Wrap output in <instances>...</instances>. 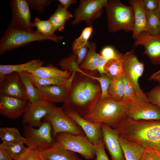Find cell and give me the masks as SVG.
Returning a JSON list of instances; mask_svg holds the SVG:
<instances>
[{
	"mask_svg": "<svg viewBox=\"0 0 160 160\" xmlns=\"http://www.w3.org/2000/svg\"><path fill=\"white\" fill-rule=\"evenodd\" d=\"M101 93L99 82L79 67L62 108L65 111L73 112L83 117L92 111Z\"/></svg>",
	"mask_w": 160,
	"mask_h": 160,
	"instance_id": "6da1fadb",
	"label": "cell"
},
{
	"mask_svg": "<svg viewBox=\"0 0 160 160\" xmlns=\"http://www.w3.org/2000/svg\"><path fill=\"white\" fill-rule=\"evenodd\" d=\"M116 129L120 136L160 153V120H135L125 116Z\"/></svg>",
	"mask_w": 160,
	"mask_h": 160,
	"instance_id": "7a4b0ae2",
	"label": "cell"
},
{
	"mask_svg": "<svg viewBox=\"0 0 160 160\" xmlns=\"http://www.w3.org/2000/svg\"><path fill=\"white\" fill-rule=\"evenodd\" d=\"M129 103L111 97L100 99L92 111L82 118L93 122L105 124L116 129L126 115Z\"/></svg>",
	"mask_w": 160,
	"mask_h": 160,
	"instance_id": "3957f363",
	"label": "cell"
},
{
	"mask_svg": "<svg viewBox=\"0 0 160 160\" xmlns=\"http://www.w3.org/2000/svg\"><path fill=\"white\" fill-rule=\"evenodd\" d=\"M108 31L116 33L120 30L132 31L134 13L132 7L127 6L119 0H108L105 7Z\"/></svg>",
	"mask_w": 160,
	"mask_h": 160,
	"instance_id": "277c9868",
	"label": "cell"
},
{
	"mask_svg": "<svg viewBox=\"0 0 160 160\" xmlns=\"http://www.w3.org/2000/svg\"><path fill=\"white\" fill-rule=\"evenodd\" d=\"M50 40L37 31L28 32L14 29L8 25L0 41V54L2 55L35 41Z\"/></svg>",
	"mask_w": 160,
	"mask_h": 160,
	"instance_id": "5b68a950",
	"label": "cell"
},
{
	"mask_svg": "<svg viewBox=\"0 0 160 160\" xmlns=\"http://www.w3.org/2000/svg\"><path fill=\"white\" fill-rule=\"evenodd\" d=\"M54 138L61 148L78 153L87 160L95 157V146L85 135L61 133Z\"/></svg>",
	"mask_w": 160,
	"mask_h": 160,
	"instance_id": "8992f818",
	"label": "cell"
},
{
	"mask_svg": "<svg viewBox=\"0 0 160 160\" xmlns=\"http://www.w3.org/2000/svg\"><path fill=\"white\" fill-rule=\"evenodd\" d=\"M125 116L135 120H160V108L150 102L146 95L135 94L129 104Z\"/></svg>",
	"mask_w": 160,
	"mask_h": 160,
	"instance_id": "52a82bcc",
	"label": "cell"
},
{
	"mask_svg": "<svg viewBox=\"0 0 160 160\" xmlns=\"http://www.w3.org/2000/svg\"><path fill=\"white\" fill-rule=\"evenodd\" d=\"M52 132V126L47 121L42 122L37 129L25 125L23 134L26 140L25 144L28 147L41 152L49 148L54 143Z\"/></svg>",
	"mask_w": 160,
	"mask_h": 160,
	"instance_id": "ba28073f",
	"label": "cell"
},
{
	"mask_svg": "<svg viewBox=\"0 0 160 160\" xmlns=\"http://www.w3.org/2000/svg\"><path fill=\"white\" fill-rule=\"evenodd\" d=\"M44 118L52 126L53 137L61 133L85 135L81 127L66 114L62 107L55 106L51 113Z\"/></svg>",
	"mask_w": 160,
	"mask_h": 160,
	"instance_id": "9c48e42d",
	"label": "cell"
},
{
	"mask_svg": "<svg viewBox=\"0 0 160 160\" xmlns=\"http://www.w3.org/2000/svg\"><path fill=\"white\" fill-rule=\"evenodd\" d=\"M108 0H80L75 10L71 24L76 25L84 21L92 26L94 21L101 16Z\"/></svg>",
	"mask_w": 160,
	"mask_h": 160,
	"instance_id": "30bf717a",
	"label": "cell"
},
{
	"mask_svg": "<svg viewBox=\"0 0 160 160\" xmlns=\"http://www.w3.org/2000/svg\"><path fill=\"white\" fill-rule=\"evenodd\" d=\"M9 4L12 14L9 25L17 30L33 31L31 13L27 0H12Z\"/></svg>",
	"mask_w": 160,
	"mask_h": 160,
	"instance_id": "8fae6325",
	"label": "cell"
},
{
	"mask_svg": "<svg viewBox=\"0 0 160 160\" xmlns=\"http://www.w3.org/2000/svg\"><path fill=\"white\" fill-rule=\"evenodd\" d=\"M55 106L53 103L41 99L34 102L28 101L22 123L32 127H39L42 123L41 119L49 114Z\"/></svg>",
	"mask_w": 160,
	"mask_h": 160,
	"instance_id": "7c38bea8",
	"label": "cell"
},
{
	"mask_svg": "<svg viewBox=\"0 0 160 160\" xmlns=\"http://www.w3.org/2000/svg\"><path fill=\"white\" fill-rule=\"evenodd\" d=\"M124 72L129 77L133 86L135 94L146 95L140 88L138 83L139 78L142 75L144 64L140 61L133 49L124 54L121 53Z\"/></svg>",
	"mask_w": 160,
	"mask_h": 160,
	"instance_id": "4fadbf2b",
	"label": "cell"
},
{
	"mask_svg": "<svg viewBox=\"0 0 160 160\" xmlns=\"http://www.w3.org/2000/svg\"><path fill=\"white\" fill-rule=\"evenodd\" d=\"M76 72L73 73L64 84L36 88L39 98L52 103H64L68 97Z\"/></svg>",
	"mask_w": 160,
	"mask_h": 160,
	"instance_id": "5bb4252c",
	"label": "cell"
},
{
	"mask_svg": "<svg viewBox=\"0 0 160 160\" xmlns=\"http://www.w3.org/2000/svg\"><path fill=\"white\" fill-rule=\"evenodd\" d=\"M139 45L143 46V54L148 56L152 64L160 65V34L153 35L145 32L141 33L135 39L133 47Z\"/></svg>",
	"mask_w": 160,
	"mask_h": 160,
	"instance_id": "9a60e30c",
	"label": "cell"
},
{
	"mask_svg": "<svg viewBox=\"0 0 160 160\" xmlns=\"http://www.w3.org/2000/svg\"><path fill=\"white\" fill-rule=\"evenodd\" d=\"M0 94L28 100L20 74L13 72L5 76L0 81Z\"/></svg>",
	"mask_w": 160,
	"mask_h": 160,
	"instance_id": "2e32d148",
	"label": "cell"
},
{
	"mask_svg": "<svg viewBox=\"0 0 160 160\" xmlns=\"http://www.w3.org/2000/svg\"><path fill=\"white\" fill-rule=\"evenodd\" d=\"M100 126L103 141L111 160H125L119 143V135L117 129L104 123H101Z\"/></svg>",
	"mask_w": 160,
	"mask_h": 160,
	"instance_id": "e0dca14e",
	"label": "cell"
},
{
	"mask_svg": "<svg viewBox=\"0 0 160 160\" xmlns=\"http://www.w3.org/2000/svg\"><path fill=\"white\" fill-rule=\"evenodd\" d=\"M27 101L0 94V113L3 116L15 119L23 115Z\"/></svg>",
	"mask_w": 160,
	"mask_h": 160,
	"instance_id": "ac0fdd59",
	"label": "cell"
},
{
	"mask_svg": "<svg viewBox=\"0 0 160 160\" xmlns=\"http://www.w3.org/2000/svg\"><path fill=\"white\" fill-rule=\"evenodd\" d=\"M82 129L86 136L95 146L103 140L100 124L86 120L72 111H65Z\"/></svg>",
	"mask_w": 160,
	"mask_h": 160,
	"instance_id": "d6986e66",
	"label": "cell"
},
{
	"mask_svg": "<svg viewBox=\"0 0 160 160\" xmlns=\"http://www.w3.org/2000/svg\"><path fill=\"white\" fill-rule=\"evenodd\" d=\"M130 5L134 13V25L132 37L135 39L142 32L149 34V31L146 17V12L143 7L142 0H129Z\"/></svg>",
	"mask_w": 160,
	"mask_h": 160,
	"instance_id": "ffe728a7",
	"label": "cell"
},
{
	"mask_svg": "<svg viewBox=\"0 0 160 160\" xmlns=\"http://www.w3.org/2000/svg\"><path fill=\"white\" fill-rule=\"evenodd\" d=\"M41 152L44 160H83L74 152L61 148L56 141Z\"/></svg>",
	"mask_w": 160,
	"mask_h": 160,
	"instance_id": "44dd1931",
	"label": "cell"
},
{
	"mask_svg": "<svg viewBox=\"0 0 160 160\" xmlns=\"http://www.w3.org/2000/svg\"><path fill=\"white\" fill-rule=\"evenodd\" d=\"M119 140L125 160H140L145 147L139 143L119 136Z\"/></svg>",
	"mask_w": 160,
	"mask_h": 160,
	"instance_id": "7402d4cb",
	"label": "cell"
},
{
	"mask_svg": "<svg viewBox=\"0 0 160 160\" xmlns=\"http://www.w3.org/2000/svg\"><path fill=\"white\" fill-rule=\"evenodd\" d=\"M43 61L40 59H33L24 63L15 65H0V81L4 76L13 72L20 73L23 71H34L43 66Z\"/></svg>",
	"mask_w": 160,
	"mask_h": 160,
	"instance_id": "603a6c76",
	"label": "cell"
},
{
	"mask_svg": "<svg viewBox=\"0 0 160 160\" xmlns=\"http://www.w3.org/2000/svg\"><path fill=\"white\" fill-rule=\"evenodd\" d=\"M32 25L33 28L36 27V31L41 34L54 42H59L63 39L62 36H57L55 34V31L53 25L49 20H42L36 17L32 23Z\"/></svg>",
	"mask_w": 160,
	"mask_h": 160,
	"instance_id": "cb8c5ba5",
	"label": "cell"
},
{
	"mask_svg": "<svg viewBox=\"0 0 160 160\" xmlns=\"http://www.w3.org/2000/svg\"><path fill=\"white\" fill-rule=\"evenodd\" d=\"M96 45L93 42L88 41V51L84 61L79 66L81 69L91 72L97 70L102 56L96 53Z\"/></svg>",
	"mask_w": 160,
	"mask_h": 160,
	"instance_id": "d4e9b609",
	"label": "cell"
},
{
	"mask_svg": "<svg viewBox=\"0 0 160 160\" xmlns=\"http://www.w3.org/2000/svg\"><path fill=\"white\" fill-rule=\"evenodd\" d=\"M73 15L61 4H58L55 12L49 17V20L53 25L55 31H61L64 29L65 22Z\"/></svg>",
	"mask_w": 160,
	"mask_h": 160,
	"instance_id": "484cf974",
	"label": "cell"
},
{
	"mask_svg": "<svg viewBox=\"0 0 160 160\" xmlns=\"http://www.w3.org/2000/svg\"><path fill=\"white\" fill-rule=\"evenodd\" d=\"M27 72L34 76L40 78L63 76L69 78L71 75L69 73L51 64H49L45 66H41L34 71Z\"/></svg>",
	"mask_w": 160,
	"mask_h": 160,
	"instance_id": "4316f807",
	"label": "cell"
},
{
	"mask_svg": "<svg viewBox=\"0 0 160 160\" xmlns=\"http://www.w3.org/2000/svg\"><path fill=\"white\" fill-rule=\"evenodd\" d=\"M104 73L112 80L122 76L124 73L123 60L121 57L109 60L105 64L104 68Z\"/></svg>",
	"mask_w": 160,
	"mask_h": 160,
	"instance_id": "83f0119b",
	"label": "cell"
},
{
	"mask_svg": "<svg viewBox=\"0 0 160 160\" xmlns=\"http://www.w3.org/2000/svg\"><path fill=\"white\" fill-rule=\"evenodd\" d=\"M0 137L2 142L14 144L25 143V139L15 127H1Z\"/></svg>",
	"mask_w": 160,
	"mask_h": 160,
	"instance_id": "f1b7e54d",
	"label": "cell"
},
{
	"mask_svg": "<svg viewBox=\"0 0 160 160\" xmlns=\"http://www.w3.org/2000/svg\"><path fill=\"white\" fill-rule=\"evenodd\" d=\"M27 72L31 81L36 88L54 85L63 84L69 78L63 76L40 78L34 76L28 72Z\"/></svg>",
	"mask_w": 160,
	"mask_h": 160,
	"instance_id": "f546056e",
	"label": "cell"
},
{
	"mask_svg": "<svg viewBox=\"0 0 160 160\" xmlns=\"http://www.w3.org/2000/svg\"><path fill=\"white\" fill-rule=\"evenodd\" d=\"M24 144L2 142L0 144V148L12 159L16 160L20 157L26 149L27 148Z\"/></svg>",
	"mask_w": 160,
	"mask_h": 160,
	"instance_id": "4dcf8cb0",
	"label": "cell"
},
{
	"mask_svg": "<svg viewBox=\"0 0 160 160\" xmlns=\"http://www.w3.org/2000/svg\"><path fill=\"white\" fill-rule=\"evenodd\" d=\"M19 74L25 87L28 101L34 102L40 99L36 88L31 81L27 72H22Z\"/></svg>",
	"mask_w": 160,
	"mask_h": 160,
	"instance_id": "1f68e13d",
	"label": "cell"
},
{
	"mask_svg": "<svg viewBox=\"0 0 160 160\" xmlns=\"http://www.w3.org/2000/svg\"><path fill=\"white\" fill-rule=\"evenodd\" d=\"M124 84L122 76L112 80L108 88L109 95L116 100L121 101L124 94Z\"/></svg>",
	"mask_w": 160,
	"mask_h": 160,
	"instance_id": "d6a6232c",
	"label": "cell"
},
{
	"mask_svg": "<svg viewBox=\"0 0 160 160\" xmlns=\"http://www.w3.org/2000/svg\"><path fill=\"white\" fill-rule=\"evenodd\" d=\"M146 12V17L148 25L149 34L157 35L160 34V15L158 10Z\"/></svg>",
	"mask_w": 160,
	"mask_h": 160,
	"instance_id": "836d02e7",
	"label": "cell"
},
{
	"mask_svg": "<svg viewBox=\"0 0 160 160\" xmlns=\"http://www.w3.org/2000/svg\"><path fill=\"white\" fill-rule=\"evenodd\" d=\"M62 69L71 74L79 67L78 65L77 56L73 53L68 57L61 59L59 63Z\"/></svg>",
	"mask_w": 160,
	"mask_h": 160,
	"instance_id": "e575fe53",
	"label": "cell"
},
{
	"mask_svg": "<svg viewBox=\"0 0 160 160\" xmlns=\"http://www.w3.org/2000/svg\"><path fill=\"white\" fill-rule=\"evenodd\" d=\"M122 77L124 84V94L121 101L129 103L135 95L133 86L129 77L124 72Z\"/></svg>",
	"mask_w": 160,
	"mask_h": 160,
	"instance_id": "d590c367",
	"label": "cell"
},
{
	"mask_svg": "<svg viewBox=\"0 0 160 160\" xmlns=\"http://www.w3.org/2000/svg\"><path fill=\"white\" fill-rule=\"evenodd\" d=\"M92 30V26L86 27L82 30L80 36L76 39L73 43V51L82 48L88 43V41L91 35Z\"/></svg>",
	"mask_w": 160,
	"mask_h": 160,
	"instance_id": "8d00e7d4",
	"label": "cell"
},
{
	"mask_svg": "<svg viewBox=\"0 0 160 160\" xmlns=\"http://www.w3.org/2000/svg\"><path fill=\"white\" fill-rule=\"evenodd\" d=\"M88 74L90 77L97 80L100 84L102 90L100 99L110 97L108 94V90L109 86L112 81V80L104 73L101 75L100 77Z\"/></svg>",
	"mask_w": 160,
	"mask_h": 160,
	"instance_id": "74e56055",
	"label": "cell"
},
{
	"mask_svg": "<svg viewBox=\"0 0 160 160\" xmlns=\"http://www.w3.org/2000/svg\"><path fill=\"white\" fill-rule=\"evenodd\" d=\"M16 160H44L41 152L36 149L28 147L25 152Z\"/></svg>",
	"mask_w": 160,
	"mask_h": 160,
	"instance_id": "f35d334b",
	"label": "cell"
},
{
	"mask_svg": "<svg viewBox=\"0 0 160 160\" xmlns=\"http://www.w3.org/2000/svg\"><path fill=\"white\" fill-rule=\"evenodd\" d=\"M28 4L33 10L39 13H44L46 7L51 4V0H28Z\"/></svg>",
	"mask_w": 160,
	"mask_h": 160,
	"instance_id": "ab89813d",
	"label": "cell"
},
{
	"mask_svg": "<svg viewBox=\"0 0 160 160\" xmlns=\"http://www.w3.org/2000/svg\"><path fill=\"white\" fill-rule=\"evenodd\" d=\"M146 96L150 102L160 108V84L151 90Z\"/></svg>",
	"mask_w": 160,
	"mask_h": 160,
	"instance_id": "60d3db41",
	"label": "cell"
},
{
	"mask_svg": "<svg viewBox=\"0 0 160 160\" xmlns=\"http://www.w3.org/2000/svg\"><path fill=\"white\" fill-rule=\"evenodd\" d=\"M121 54L118 51H116L112 47L108 46L105 47L102 49L100 55L109 60L120 58Z\"/></svg>",
	"mask_w": 160,
	"mask_h": 160,
	"instance_id": "b9f144b4",
	"label": "cell"
},
{
	"mask_svg": "<svg viewBox=\"0 0 160 160\" xmlns=\"http://www.w3.org/2000/svg\"><path fill=\"white\" fill-rule=\"evenodd\" d=\"M95 147L96 160H110L105 151L103 140Z\"/></svg>",
	"mask_w": 160,
	"mask_h": 160,
	"instance_id": "7bdbcfd3",
	"label": "cell"
},
{
	"mask_svg": "<svg viewBox=\"0 0 160 160\" xmlns=\"http://www.w3.org/2000/svg\"><path fill=\"white\" fill-rule=\"evenodd\" d=\"M140 160H160V153L154 150L145 148Z\"/></svg>",
	"mask_w": 160,
	"mask_h": 160,
	"instance_id": "ee69618b",
	"label": "cell"
},
{
	"mask_svg": "<svg viewBox=\"0 0 160 160\" xmlns=\"http://www.w3.org/2000/svg\"><path fill=\"white\" fill-rule=\"evenodd\" d=\"M88 51V43L81 48L73 51V53L77 57L78 63L79 65L85 59Z\"/></svg>",
	"mask_w": 160,
	"mask_h": 160,
	"instance_id": "f6af8a7d",
	"label": "cell"
},
{
	"mask_svg": "<svg viewBox=\"0 0 160 160\" xmlns=\"http://www.w3.org/2000/svg\"><path fill=\"white\" fill-rule=\"evenodd\" d=\"M143 7L146 12H151L158 10V0H142Z\"/></svg>",
	"mask_w": 160,
	"mask_h": 160,
	"instance_id": "bcb514c9",
	"label": "cell"
},
{
	"mask_svg": "<svg viewBox=\"0 0 160 160\" xmlns=\"http://www.w3.org/2000/svg\"><path fill=\"white\" fill-rule=\"evenodd\" d=\"M108 60L102 57L97 67V70L101 75L104 73L105 65Z\"/></svg>",
	"mask_w": 160,
	"mask_h": 160,
	"instance_id": "7dc6e473",
	"label": "cell"
},
{
	"mask_svg": "<svg viewBox=\"0 0 160 160\" xmlns=\"http://www.w3.org/2000/svg\"><path fill=\"white\" fill-rule=\"evenodd\" d=\"M58 1L63 7L67 10L70 5L77 3L76 0H59Z\"/></svg>",
	"mask_w": 160,
	"mask_h": 160,
	"instance_id": "c3c4849f",
	"label": "cell"
},
{
	"mask_svg": "<svg viewBox=\"0 0 160 160\" xmlns=\"http://www.w3.org/2000/svg\"><path fill=\"white\" fill-rule=\"evenodd\" d=\"M0 160H14L0 148Z\"/></svg>",
	"mask_w": 160,
	"mask_h": 160,
	"instance_id": "681fc988",
	"label": "cell"
},
{
	"mask_svg": "<svg viewBox=\"0 0 160 160\" xmlns=\"http://www.w3.org/2000/svg\"><path fill=\"white\" fill-rule=\"evenodd\" d=\"M149 80H153L160 84V72H155L153 73L151 76Z\"/></svg>",
	"mask_w": 160,
	"mask_h": 160,
	"instance_id": "f907efd6",
	"label": "cell"
},
{
	"mask_svg": "<svg viewBox=\"0 0 160 160\" xmlns=\"http://www.w3.org/2000/svg\"><path fill=\"white\" fill-rule=\"evenodd\" d=\"M158 10L159 11L160 15V0H158Z\"/></svg>",
	"mask_w": 160,
	"mask_h": 160,
	"instance_id": "816d5d0a",
	"label": "cell"
},
{
	"mask_svg": "<svg viewBox=\"0 0 160 160\" xmlns=\"http://www.w3.org/2000/svg\"><path fill=\"white\" fill-rule=\"evenodd\" d=\"M160 72V69L159 70H158V71H157V72H156V73H158V72Z\"/></svg>",
	"mask_w": 160,
	"mask_h": 160,
	"instance_id": "f5cc1de1",
	"label": "cell"
}]
</instances>
